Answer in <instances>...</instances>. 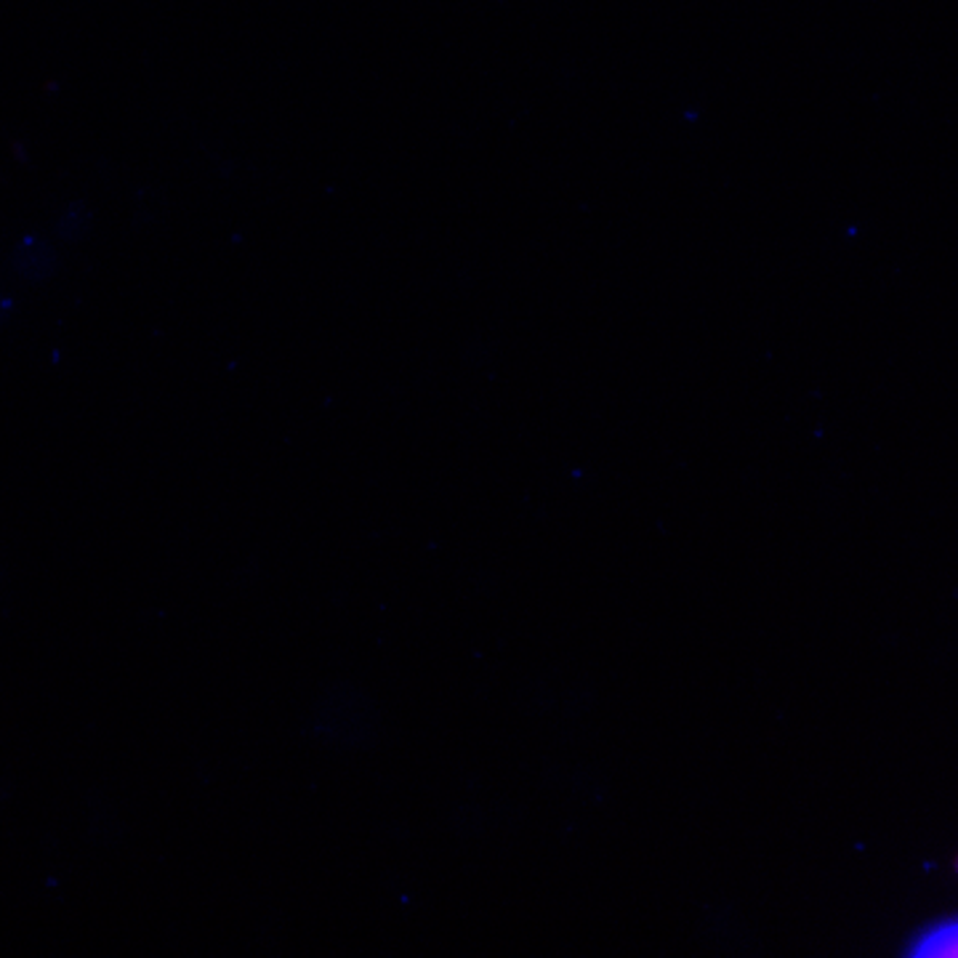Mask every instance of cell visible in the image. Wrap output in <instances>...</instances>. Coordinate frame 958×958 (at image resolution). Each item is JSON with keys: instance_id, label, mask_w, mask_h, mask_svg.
<instances>
[{"instance_id": "2", "label": "cell", "mask_w": 958, "mask_h": 958, "mask_svg": "<svg viewBox=\"0 0 958 958\" xmlns=\"http://www.w3.org/2000/svg\"><path fill=\"white\" fill-rule=\"evenodd\" d=\"M914 956H958V921L940 924V927L929 929L927 935L919 937L916 948L910 950Z\"/></svg>"}, {"instance_id": "4", "label": "cell", "mask_w": 958, "mask_h": 958, "mask_svg": "<svg viewBox=\"0 0 958 958\" xmlns=\"http://www.w3.org/2000/svg\"><path fill=\"white\" fill-rule=\"evenodd\" d=\"M9 315H11V301L0 293V322H3Z\"/></svg>"}, {"instance_id": "3", "label": "cell", "mask_w": 958, "mask_h": 958, "mask_svg": "<svg viewBox=\"0 0 958 958\" xmlns=\"http://www.w3.org/2000/svg\"><path fill=\"white\" fill-rule=\"evenodd\" d=\"M57 232L62 234L64 240H83L86 234L91 232V211L89 208L80 206V202H72V206L62 213V219H59Z\"/></svg>"}, {"instance_id": "1", "label": "cell", "mask_w": 958, "mask_h": 958, "mask_svg": "<svg viewBox=\"0 0 958 958\" xmlns=\"http://www.w3.org/2000/svg\"><path fill=\"white\" fill-rule=\"evenodd\" d=\"M13 269L22 275L24 280L43 282L57 272V253L46 240L24 238L13 248Z\"/></svg>"}]
</instances>
